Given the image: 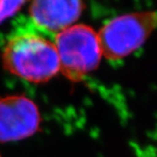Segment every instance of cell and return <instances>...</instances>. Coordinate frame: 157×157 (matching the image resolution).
I'll return each mask as SVG.
<instances>
[{
    "instance_id": "3957f363",
    "label": "cell",
    "mask_w": 157,
    "mask_h": 157,
    "mask_svg": "<svg viewBox=\"0 0 157 157\" xmlns=\"http://www.w3.org/2000/svg\"><path fill=\"white\" fill-rule=\"evenodd\" d=\"M157 28V11H146L120 15L107 21L98 33L102 55L120 60L146 42Z\"/></svg>"
},
{
    "instance_id": "5b68a950",
    "label": "cell",
    "mask_w": 157,
    "mask_h": 157,
    "mask_svg": "<svg viewBox=\"0 0 157 157\" xmlns=\"http://www.w3.org/2000/svg\"><path fill=\"white\" fill-rule=\"evenodd\" d=\"M84 8L81 1H33L29 7L30 21L38 30L54 38L73 25Z\"/></svg>"
},
{
    "instance_id": "7a4b0ae2",
    "label": "cell",
    "mask_w": 157,
    "mask_h": 157,
    "mask_svg": "<svg viewBox=\"0 0 157 157\" xmlns=\"http://www.w3.org/2000/svg\"><path fill=\"white\" fill-rule=\"evenodd\" d=\"M59 71L78 82L98 67L101 58L98 33L86 25H74L54 37Z\"/></svg>"
},
{
    "instance_id": "277c9868",
    "label": "cell",
    "mask_w": 157,
    "mask_h": 157,
    "mask_svg": "<svg viewBox=\"0 0 157 157\" xmlns=\"http://www.w3.org/2000/svg\"><path fill=\"white\" fill-rule=\"evenodd\" d=\"M39 108L25 96H8L0 100V142L26 139L39 129Z\"/></svg>"
},
{
    "instance_id": "6da1fadb",
    "label": "cell",
    "mask_w": 157,
    "mask_h": 157,
    "mask_svg": "<svg viewBox=\"0 0 157 157\" xmlns=\"http://www.w3.org/2000/svg\"><path fill=\"white\" fill-rule=\"evenodd\" d=\"M2 59L6 71L35 84L46 82L59 72L54 38L31 22L11 33L4 46Z\"/></svg>"
},
{
    "instance_id": "8992f818",
    "label": "cell",
    "mask_w": 157,
    "mask_h": 157,
    "mask_svg": "<svg viewBox=\"0 0 157 157\" xmlns=\"http://www.w3.org/2000/svg\"><path fill=\"white\" fill-rule=\"evenodd\" d=\"M25 4V2L24 1H1L0 0V25L8 18L14 16Z\"/></svg>"
}]
</instances>
